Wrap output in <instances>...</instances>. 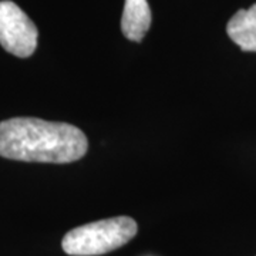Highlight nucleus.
I'll list each match as a JSON object with an SVG mask.
<instances>
[{"label":"nucleus","instance_id":"1","mask_svg":"<svg viewBox=\"0 0 256 256\" xmlns=\"http://www.w3.org/2000/svg\"><path fill=\"white\" fill-rule=\"evenodd\" d=\"M88 140L78 127L33 117L0 122V156L26 161L68 164L87 154Z\"/></svg>","mask_w":256,"mask_h":256},{"label":"nucleus","instance_id":"2","mask_svg":"<svg viewBox=\"0 0 256 256\" xmlns=\"http://www.w3.org/2000/svg\"><path fill=\"white\" fill-rule=\"evenodd\" d=\"M137 232L138 225L132 218L116 216L72 229L64 235L62 248L72 256L104 255L124 246Z\"/></svg>","mask_w":256,"mask_h":256},{"label":"nucleus","instance_id":"3","mask_svg":"<svg viewBox=\"0 0 256 256\" xmlns=\"http://www.w3.org/2000/svg\"><path fill=\"white\" fill-rule=\"evenodd\" d=\"M36 24L16 3L0 2V44L10 54L26 58L36 52Z\"/></svg>","mask_w":256,"mask_h":256},{"label":"nucleus","instance_id":"4","mask_svg":"<svg viewBox=\"0 0 256 256\" xmlns=\"http://www.w3.org/2000/svg\"><path fill=\"white\" fill-rule=\"evenodd\" d=\"M151 9L146 0H126L121 32L131 42H141L151 28Z\"/></svg>","mask_w":256,"mask_h":256},{"label":"nucleus","instance_id":"5","mask_svg":"<svg viewBox=\"0 0 256 256\" xmlns=\"http://www.w3.org/2000/svg\"><path fill=\"white\" fill-rule=\"evenodd\" d=\"M226 33L240 50L256 53V3L248 10H238L230 18Z\"/></svg>","mask_w":256,"mask_h":256}]
</instances>
